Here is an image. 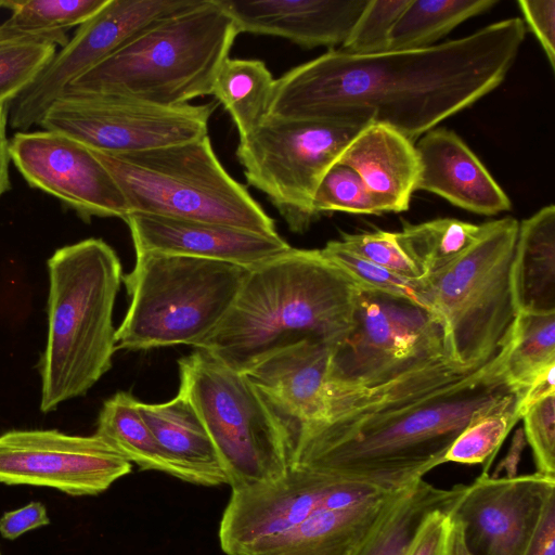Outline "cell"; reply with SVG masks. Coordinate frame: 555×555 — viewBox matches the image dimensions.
<instances>
[{
    "label": "cell",
    "instance_id": "e575fe53",
    "mask_svg": "<svg viewBox=\"0 0 555 555\" xmlns=\"http://www.w3.org/2000/svg\"><path fill=\"white\" fill-rule=\"evenodd\" d=\"M313 209L318 216L328 211L364 215L385 212L361 178L339 163L333 165L322 178L313 197Z\"/></svg>",
    "mask_w": 555,
    "mask_h": 555
},
{
    "label": "cell",
    "instance_id": "ee69618b",
    "mask_svg": "<svg viewBox=\"0 0 555 555\" xmlns=\"http://www.w3.org/2000/svg\"><path fill=\"white\" fill-rule=\"evenodd\" d=\"M8 128V106L0 107V198L11 189Z\"/></svg>",
    "mask_w": 555,
    "mask_h": 555
},
{
    "label": "cell",
    "instance_id": "8d00e7d4",
    "mask_svg": "<svg viewBox=\"0 0 555 555\" xmlns=\"http://www.w3.org/2000/svg\"><path fill=\"white\" fill-rule=\"evenodd\" d=\"M339 244L347 250L397 274L421 279L423 273L400 246L397 232L377 230L363 233H343Z\"/></svg>",
    "mask_w": 555,
    "mask_h": 555
},
{
    "label": "cell",
    "instance_id": "4316f807",
    "mask_svg": "<svg viewBox=\"0 0 555 555\" xmlns=\"http://www.w3.org/2000/svg\"><path fill=\"white\" fill-rule=\"evenodd\" d=\"M275 79L259 60L230 59L220 66L211 94L230 114L240 139L266 117Z\"/></svg>",
    "mask_w": 555,
    "mask_h": 555
},
{
    "label": "cell",
    "instance_id": "836d02e7",
    "mask_svg": "<svg viewBox=\"0 0 555 555\" xmlns=\"http://www.w3.org/2000/svg\"><path fill=\"white\" fill-rule=\"evenodd\" d=\"M322 255L346 273L359 288L405 297L425 307L423 278L410 279L375 264L344 248L338 241H330ZM428 308V307H427Z\"/></svg>",
    "mask_w": 555,
    "mask_h": 555
},
{
    "label": "cell",
    "instance_id": "4fadbf2b",
    "mask_svg": "<svg viewBox=\"0 0 555 555\" xmlns=\"http://www.w3.org/2000/svg\"><path fill=\"white\" fill-rule=\"evenodd\" d=\"M198 0H108L56 52L49 65L8 106V125L28 131L68 85L155 23L195 5Z\"/></svg>",
    "mask_w": 555,
    "mask_h": 555
},
{
    "label": "cell",
    "instance_id": "44dd1931",
    "mask_svg": "<svg viewBox=\"0 0 555 555\" xmlns=\"http://www.w3.org/2000/svg\"><path fill=\"white\" fill-rule=\"evenodd\" d=\"M415 149L420 158L416 191L483 216L512 209L507 194L455 132L434 128L415 142Z\"/></svg>",
    "mask_w": 555,
    "mask_h": 555
},
{
    "label": "cell",
    "instance_id": "d6986e66",
    "mask_svg": "<svg viewBox=\"0 0 555 555\" xmlns=\"http://www.w3.org/2000/svg\"><path fill=\"white\" fill-rule=\"evenodd\" d=\"M125 221L135 254L180 255L254 268L292 247L279 234H261L214 222L135 212L129 214Z\"/></svg>",
    "mask_w": 555,
    "mask_h": 555
},
{
    "label": "cell",
    "instance_id": "d4e9b609",
    "mask_svg": "<svg viewBox=\"0 0 555 555\" xmlns=\"http://www.w3.org/2000/svg\"><path fill=\"white\" fill-rule=\"evenodd\" d=\"M465 489L464 485L442 489L417 481L350 555H405L426 521L437 513H451Z\"/></svg>",
    "mask_w": 555,
    "mask_h": 555
},
{
    "label": "cell",
    "instance_id": "8992f818",
    "mask_svg": "<svg viewBox=\"0 0 555 555\" xmlns=\"http://www.w3.org/2000/svg\"><path fill=\"white\" fill-rule=\"evenodd\" d=\"M251 268L160 253L135 254L116 350L198 347L223 321Z\"/></svg>",
    "mask_w": 555,
    "mask_h": 555
},
{
    "label": "cell",
    "instance_id": "5bb4252c",
    "mask_svg": "<svg viewBox=\"0 0 555 555\" xmlns=\"http://www.w3.org/2000/svg\"><path fill=\"white\" fill-rule=\"evenodd\" d=\"M131 463L96 436L55 429L11 430L0 436V482L96 495L131 472Z\"/></svg>",
    "mask_w": 555,
    "mask_h": 555
},
{
    "label": "cell",
    "instance_id": "6da1fadb",
    "mask_svg": "<svg viewBox=\"0 0 555 555\" xmlns=\"http://www.w3.org/2000/svg\"><path fill=\"white\" fill-rule=\"evenodd\" d=\"M525 36L524 21L509 17L424 49L376 54L331 49L275 79L266 117L358 116L415 143L496 89Z\"/></svg>",
    "mask_w": 555,
    "mask_h": 555
},
{
    "label": "cell",
    "instance_id": "e0dca14e",
    "mask_svg": "<svg viewBox=\"0 0 555 555\" xmlns=\"http://www.w3.org/2000/svg\"><path fill=\"white\" fill-rule=\"evenodd\" d=\"M409 489L388 491L340 478L306 519L247 555H350Z\"/></svg>",
    "mask_w": 555,
    "mask_h": 555
},
{
    "label": "cell",
    "instance_id": "7dc6e473",
    "mask_svg": "<svg viewBox=\"0 0 555 555\" xmlns=\"http://www.w3.org/2000/svg\"><path fill=\"white\" fill-rule=\"evenodd\" d=\"M0 555H1V552H0Z\"/></svg>",
    "mask_w": 555,
    "mask_h": 555
},
{
    "label": "cell",
    "instance_id": "2e32d148",
    "mask_svg": "<svg viewBox=\"0 0 555 555\" xmlns=\"http://www.w3.org/2000/svg\"><path fill=\"white\" fill-rule=\"evenodd\" d=\"M554 491L555 477L538 473L513 478L481 474L450 515L461 522L470 555H525Z\"/></svg>",
    "mask_w": 555,
    "mask_h": 555
},
{
    "label": "cell",
    "instance_id": "4dcf8cb0",
    "mask_svg": "<svg viewBox=\"0 0 555 555\" xmlns=\"http://www.w3.org/2000/svg\"><path fill=\"white\" fill-rule=\"evenodd\" d=\"M520 392L473 421L454 440L444 462L483 464L488 474L492 460L513 426L521 418L518 411Z\"/></svg>",
    "mask_w": 555,
    "mask_h": 555
},
{
    "label": "cell",
    "instance_id": "7c38bea8",
    "mask_svg": "<svg viewBox=\"0 0 555 555\" xmlns=\"http://www.w3.org/2000/svg\"><path fill=\"white\" fill-rule=\"evenodd\" d=\"M214 111L211 103L164 107L106 95L63 93L38 126L89 149L122 155L204 137Z\"/></svg>",
    "mask_w": 555,
    "mask_h": 555
},
{
    "label": "cell",
    "instance_id": "484cf974",
    "mask_svg": "<svg viewBox=\"0 0 555 555\" xmlns=\"http://www.w3.org/2000/svg\"><path fill=\"white\" fill-rule=\"evenodd\" d=\"M137 403L138 400L126 391L106 400L99 414L95 435L141 469L162 472L194 485L192 476L160 447Z\"/></svg>",
    "mask_w": 555,
    "mask_h": 555
},
{
    "label": "cell",
    "instance_id": "ba28073f",
    "mask_svg": "<svg viewBox=\"0 0 555 555\" xmlns=\"http://www.w3.org/2000/svg\"><path fill=\"white\" fill-rule=\"evenodd\" d=\"M519 221L480 224L474 243L443 269L424 276V300L441 320L452 363L472 369L509 340L517 311L512 263Z\"/></svg>",
    "mask_w": 555,
    "mask_h": 555
},
{
    "label": "cell",
    "instance_id": "ac0fdd59",
    "mask_svg": "<svg viewBox=\"0 0 555 555\" xmlns=\"http://www.w3.org/2000/svg\"><path fill=\"white\" fill-rule=\"evenodd\" d=\"M333 345L301 340L244 372L295 451L301 430L325 418L326 375Z\"/></svg>",
    "mask_w": 555,
    "mask_h": 555
},
{
    "label": "cell",
    "instance_id": "603a6c76",
    "mask_svg": "<svg viewBox=\"0 0 555 555\" xmlns=\"http://www.w3.org/2000/svg\"><path fill=\"white\" fill-rule=\"evenodd\" d=\"M139 412L164 451L193 478L194 485H227L214 443L184 393L163 403L138 400Z\"/></svg>",
    "mask_w": 555,
    "mask_h": 555
},
{
    "label": "cell",
    "instance_id": "d590c367",
    "mask_svg": "<svg viewBox=\"0 0 555 555\" xmlns=\"http://www.w3.org/2000/svg\"><path fill=\"white\" fill-rule=\"evenodd\" d=\"M409 1L367 0L339 49L351 54H376L388 51L392 28Z\"/></svg>",
    "mask_w": 555,
    "mask_h": 555
},
{
    "label": "cell",
    "instance_id": "9c48e42d",
    "mask_svg": "<svg viewBox=\"0 0 555 555\" xmlns=\"http://www.w3.org/2000/svg\"><path fill=\"white\" fill-rule=\"evenodd\" d=\"M180 388L199 415L231 489L280 478L294 450L282 427L243 372L209 351L178 361Z\"/></svg>",
    "mask_w": 555,
    "mask_h": 555
},
{
    "label": "cell",
    "instance_id": "cb8c5ba5",
    "mask_svg": "<svg viewBox=\"0 0 555 555\" xmlns=\"http://www.w3.org/2000/svg\"><path fill=\"white\" fill-rule=\"evenodd\" d=\"M518 313H555V206L539 209L518 224L512 263Z\"/></svg>",
    "mask_w": 555,
    "mask_h": 555
},
{
    "label": "cell",
    "instance_id": "277c9868",
    "mask_svg": "<svg viewBox=\"0 0 555 555\" xmlns=\"http://www.w3.org/2000/svg\"><path fill=\"white\" fill-rule=\"evenodd\" d=\"M48 272V337L38 365L43 413L86 395L112 367L122 281L116 251L94 237L56 249Z\"/></svg>",
    "mask_w": 555,
    "mask_h": 555
},
{
    "label": "cell",
    "instance_id": "60d3db41",
    "mask_svg": "<svg viewBox=\"0 0 555 555\" xmlns=\"http://www.w3.org/2000/svg\"><path fill=\"white\" fill-rule=\"evenodd\" d=\"M450 514L440 512L431 516L405 555H444Z\"/></svg>",
    "mask_w": 555,
    "mask_h": 555
},
{
    "label": "cell",
    "instance_id": "f6af8a7d",
    "mask_svg": "<svg viewBox=\"0 0 555 555\" xmlns=\"http://www.w3.org/2000/svg\"><path fill=\"white\" fill-rule=\"evenodd\" d=\"M525 447V435L522 430H518L514 437L513 444L504 460L498 465L493 478H498L504 470V478H513L517 476V466Z\"/></svg>",
    "mask_w": 555,
    "mask_h": 555
},
{
    "label": "cell",
    "instance_id": "ab89813d",
    "mask_svg": "<svg viewBox=\"0 0 555 555\" xmlns=\"http://www.w3.org/2000/svg\"><path fill=\"white\" fill-rule=\"evenodd\" d=\"M49 522L46 506L40 502H30L21 508L3 514L0 518V533L5 539L14 540L23 533Z\"/></svg>",
    "mask_w": 555,
    "mask_h": 555
},
{
    "label": "cell",
    "instance_id": "f35d334b",
    "mask_svg": "<svg viewBox=\"0 0 555 555\" xmlns=\"http://www.w3.org/2000/svg\"><path fill=\"white\" fill-rule=\"evenodd\" d=\"M519 10L531 33L545 53L552 70L555 69V1L519 0ZM525 24V25H526Z\"/></svg>",
    "mask_w": 555,
    "mask_h": 555
},
{
    "label": "cell",
    "instance_id": "9a60e30c",
    "mask_svg": "<svg viewBox=\"0 0 555 555\" xmlns=\"http://www.w3.org/2000/svg\"><path fill=\"white\" fill-rule=\"evenodd\" d=\"M9 156L26 182L57 198L86 222L92 217L125 218L126 198L106 167L89 147L55 131H17Z\"/></svg>",
    "mask_w": 555,
    "mask_h": 555
},
{
    "label": "cell",
    "instance_id": "83f0119b",
    "mask_svg": "<svg viewBox=\"0 0 555 555\" xmlns=\"http://www.w3.org/2000/svg\"><path fill=\"white\" fill-rule=\"evenodd\" d=\"M498 0H410L390 34L388 51L429 48Z\"/></svg>",
    "mask_w": 555,
    "mask_h": 555
},
{
    "label": "cell",
    "instance_id": "5b68a950",
    "mask_svg": "<svg viewBox=\"0 0 555 555\" xmlns=\"http://www.w3.org/2000/svg\"><path fill=\"white\" fill-rule=\"evenodd\" d=\"M237 35L233 18L216 0H198L142 31L73 80L63 93L164 107L186 105L211 94Z\"/></svg>",
    "mask_w": 555,
    "mask_h": 555
},
{
    "label": "cell",
    "instance_id": "ffe728a7",
    "mask_svg": "<svg viewBox=\"0 0 555 555\" xmlns=\"http://www.w3.org/2000/svg\"><path fill=\"white\" fill-rule=\"evenodd\" d=\"M237 34L288 39L305 48L335 49L348 38L367 0H216Z\"/></svg>",
    "mask_w": 555,
    "mask_h": 555
},
{
    "label": "cell",
    "instance_id": "7402d4cb",
    "mask_svg": "<svg viewBox=\"0 0 555 555\" xmlns=\"http://www.w3.org/2000/svg\"><path fill=\"white\" fill-rule=\"evenodd\" d=\"M339 164L352 169L385 212L410 207L420 175L415 143L395 129L369 124L350 142Z\"/></svg>",
    "mask_w": 555,
    "mask_h": 555
},
{
    "label": "cell",
    "instance_id": "30bf717a",
    "mask_svg": "<svg viewBox=\"0 0 555 555\" xmlns=\"http://www.w3.org/2000/svg\"><path fill=\"white\" fill-rule=\"evenodd\" d=\"M442 359H448L444 328L433 310L359 288L351 328L332 347L327 400L388 384Z\"/></svg>",
    "mask_w": 555,
    "mask_h": 555
},
{
    "label": "cell",
    "instance_id": "f1b7e54d",
    "mask_svg": "<svg viewBox=\"0 0 555 555\" xmlns=\"http://www.w3.org/2000/svg\"><path fill=\"white\" fill-rule=\"evenodd\" d=\"M480 224L439 218L406 223L397 237L400 246L423 273L433 274L463 254L477 238Z\"/></svg>",
    "mask_w": 555,
    "mask_h": 555
},
{
    "label": "cell",
    "instance_id": "3957f363",
    "mask_svg": "<svg viewBox=\"0 0 555 555\" xmlns=\"http://www.w3.org/2000/svg\"><path fill=\"white\" fill-rule=\"evenodd\" d=\"M358 286L320 249H297L251 268L219 326L196 348L246 372L301 340L335 345L349 332Z\"/></svg>",
    "mask_w": 555,
    "mask_h": 555
},
{
    "label": "cell",
    "instance_id": "1f68e13d",
    "mask_svg": "<svg viewBox=\"0 0 555 555\" xmlns=\"http://www.w3.org/2000/svg\"><path fill=\"white\" fill-rule=\"evenodd\" d=\"M108 0H0V8L11 11L5 21L24 30L65 31L80 26Z\"/></svg>",
    "mask_w": 555,
    "mask_h": 555
},
{
    "label": "cell",
    "instance_id": "8fae6325",
    "mask_svg": "<svg viewBox=\"0 0 555 555\" xmlns=\"http://www.w3.org/2000/svg\"><path fill=\"white\" fill-rule=\"evenodd\" d=\"M369 124L358 116L264 117L240 139L236 156L248 184L266 194L292 232L304 233L319 218L313 197L322 178Z\"/></svg>",
    "mask_w": 555,
    "mask_h": 555
},
{
    "label": "cell",
    "instance_id": "7bdbcfd3",
    "mask_svg": "<svg viewBox=\"0 0 555 555\" xmlns=\"http://www.w3.org/2000/svg\"><path fill=\"white\" fill-rule=\"evenodd\" d=\"M555 365L547 369L538 376L532 384L526 389L518 403L520 417L532 404L544 397L555 393Z\"/></svg>",
    "mask_w": 555,
    "mask_h": 555
},
{
    "label": "cell",
    "instance_id": "74e56055",
    "mask_svg": "<svg viewBox=\"0 0 555 555\" xmlns=\"http://www.w3.org/2000/svg\"><path fill=\"white\" fill-rule=\"evenodd\" d=\"M521 418L525 439L532 450L535 473L555 477V393L532 404Z\"/></svg>",
    "mask_w": 555,
    "mask_h": 555
},
{
    "label": "cell",
    "instance_id": "bcb514c9",
    "mask_svg": "<svg viewBox=\"0 0 555 555\" xmlns=\"http://www.w3.org/2000/svg\"><path fill=\"white\" fill-rule=\"evenodd\" d=\"M444 555H470L464 541L462 525L451 515Z\"/></svg>",
    "mask_w": 555,
    "mask_h": 555
},
{
    "label": "cell",
    "instance_id": "52a82bcc",
    "mask_svg": "<svg viewBox=\"0 0 555 555\" xmlns=\"http://www.w3.org/2000/svg\"><path fill=\"white\" fill-rule=\"evenodd\" d=\"M90 151L118 183L130 214L278 234L274 220L223 168L208 134L122 155Z\"/></svg>",
    "mask_w": 555,
    "mask_h": 555
},
{
    "label": "cell",
    "instance_id": "d6a6232c",
    "mask_svg": "<svg viewBox=\"0 0 555 555\" xmlns=\"http://www.w3.org/2000/svg\"><path fill=\"white\" fill-rule=\"evenodd\" d=\"M46 39H25L0 44V107L9 106L27 89L56 53Z\"/></svg>",
    "mask_w": 555,
    "mask_h": 555
},
{
    "label": "cell",
    "instance_id": "7a4b0ae2",
    "mask_svg": "<svg viewBox=\"0 0 555 555\" xmlns=\"http://www.w3.org/2000/svg\"><path fill=\"white\" fill-rule=\"evenodd\" d=\"M508 344L472 369L442 359L351 393L341 411L301 430L292 461L388 491L412 487L446 463L473 421L518 392L504 373Z\"/></svg>",
    "mask_w": 555,
    "mask_h": 555
},
{
    "label": "cell",
    "instance_id": "b9f144b4",
    "mask_svg": "<svg viewBox=\"0 0 555 555\" xmlns=\"http://www.w3.org/2000/svg\"><path fill=\"white\" fill-rule=\"evenodd\" d=\"M525 555H555V491L545 501Z\"/></svg>",
    "mask_w": 555,
    "mask_h": 555
},
{
    "label": "cell",
    "instance_id": "f546056e",
    "mask_svg": "<svg viewBox=\"0 0 555 555\" xmlns=\"http://www.w3.org/2000/svg\"><path fill=\"white\" fill-rule=\"evenodd\" d=\"M555 365V313H518L513 325L504 373L522 393L532 382Z\"/></svg>",
    "mask_w": 555,
    "mask_h": 555
}]
</instances>
